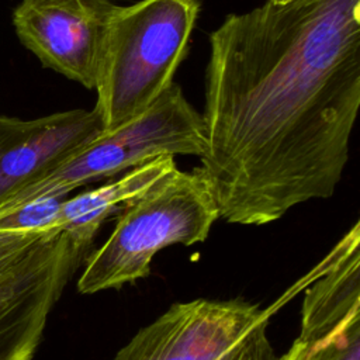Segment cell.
Returning a JSON list of instances; mask_svg holds the SVG:
<instances>
[{
    "instance_id": "6da1fadb",
    "label": "cell",
    "mask_w": 360,
    "mask_h": 360,
    "mask_svg": "<svg viewBox=\"0 0 360 360\" xmlns=\"http://www.w3.org/2000/svg\"><path fill=\"white\" fill-rule=\"evenodd\" d=\"M205 152L219 218L263 225L329 198L360 105V0L232 13L210 34Z\"/></svg>"
},
{
    "instance_id": "7a4b0ae2",
    "label": "cell",
    "mask_w": 360,
    "mask_h": 360,
    "mask_svg": "<svg viewBox=\"0 0 360 360\" xmlns=\"http://www.w3.org/2000/svg\"><path fill=\"white\" fill-rule=\"evenodd\" d=\"M198 0H139L117 6L97 75L94 110L104 131L150 107L188 53Z\"/></svg>"
},
{
    "instance_id": "3957f363",
    "label": "cell",
    "mask_w": 360,
    "mask_h": 360,
    "mask_svg": "<svg viewBox=\"0 0 360 360\" xmlns=\"http://www.w3.org/2000/svg\"><path fill=\"white\" fill-rule=\"evenodd\" d=\"M218 218V204L201 167H176L121 208L110 236L86 259L79 292L94 294L145 278L159 250L204 242Z\"/></svg>"
},
{
    "instance_id": "277c9868",
    "label": "cell",
    "mask_w": 360,
    "mask_h": 360,
    "mask_svg": "<svg viewBox=\"0 0 360 360\" xmlns=\"http://www.w3.org/2000/svg\"><path fill=\"white\" fill-rule=\"evenodd\" d=\"M205 145L201 114L173 82L143 112L98 134L48 174L13 195L0 207V212L30 201L66 197L80 186L115 177L158 156L201 158Z\"/></svg>"
},
{
    "instance_id": "5b68a950",
    "label": "cell",
    "mask_w": 360,
    "mask_h": 360,
    "mask_svg": "<svg viewBox=\"0 0 360 360\" xmlns=\"http://www.w3.org/2000/svg\"><path fill=\"white\" fill-rule=\"evenodd\" d=\"M90 240L62 228L0 229V360H31Z\"/></svg>"
},
{
    "instance_id": "8992f818",
    "label": "cell",
    "mask_w": 360,
    "mask_h": 360,
    "mask_svg": "<svg viewBox=\"0 0 360 360\" xmlns=\"http://www.w3.org/2000/svg\"><path fill=\"white\" fill-rule=\"evenodd\" d=\"M271 314L242 298L177 302L112 360H277L267 336Z\"/></svg>"
},
{
    "instance_id": "52a82bcc",
    "label": "cell",
    "mask_w": 360,
    "mask_h": 360,
    "mask_svg": "<svg viewBox=\"0 0 360 360\" xmlns=\"http://www.w3.org/2000/svg\"><path fill=\"white\" fill-rule=\"evenodd\" d=\"M300 333L277 360H360V224L312 270Z\"/></svg>"
},
{
    "instance_id": "ba28073f",
    "label": "cell",
    "mask_w": 360,
    "mask_h": 360,
    "mask_svg": "<svg viewBox=\"0 0 360 360\" xmlns=\"http://www.w3.org/2000/svg\"><path fill=\"white\" fill-rule=\"evenodd\" d=\"M115 8L112 0H21L13 25L45 68L94 89Z\"/></svg>"
},
{
    "instance_id": "9c48e42d",
    "label": "cell",
    "mask_w": 360,
    "mask_h": 360,
    "mask_svg": "<svg viewBox=\"0 0 360 360\" xmlns=\"http://www.w3.org/2000/svg\"><path fill=\"white\" fill-rule=\"evenodd\" d=\"M103 131L94 108H76L34 120L0 117V207Z\"/></svg>"
},
{
    "instance_id": "30bf717a",
    "label": "cell",
    "mask_w": 360,
    "mask_h": 360,
    "mask_svg": "<svg viewBox=\"0 0 360 360\" xmlns=\"http://www.w3.org/2000/svg\"><path fill=\"white\" fill-rule=\"evenodd\" d=\"M174 156L163 155L138 165L110 183L86 190L75 197L63 198L53 226L62 228L87 240L94 239L101 224L115 211L150 188L176 169Z\"/></svg>"
},
{
    "instance_id": "8fae6325",
    "label": "cell",
    "mask_w": 360,
    "mask_h": 360,
    "mask_svg": "<svg viewBox=\"0 0 360 360\" xmlns=\"http://www.w3.org/2000/svg\"><path fill=\"white\" fill-rule=\"evenodd\" d=\"M65 197L30 201L17 208L0 212V229L52 228L59 205Z\"/></svg>"
},
{
    "instance_id": "7c38bea8",
    "label": "cell",
    "mask_w": 360,
    "mask_h": 360,
    "mask_svg": "<svg viewBox=\"0 0 360 360\" xmlns=\"http://www.w3.org/2000/svg\"><path fill=\"white\" fill-rule=\"evenodd\" d=\"M267 3H271V4H276V6H284V4H288L291 3L292 0H266Z\"/></svg>"
}]
</instances>
